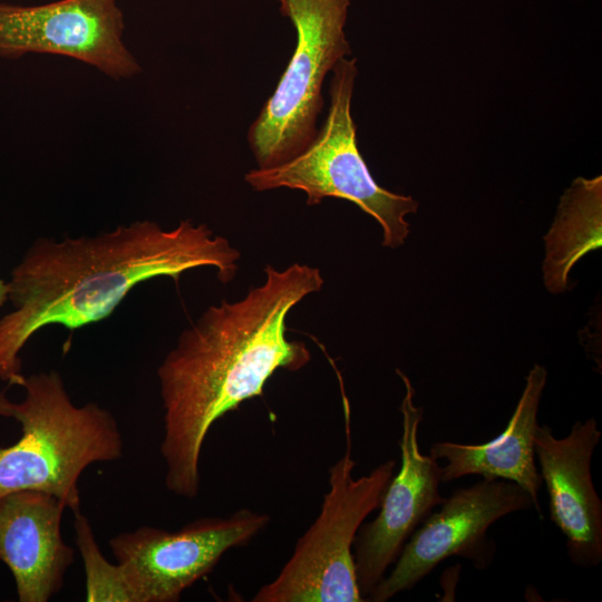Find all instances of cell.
<instances>
[{"mask_svg":"<svg viewBox=\"0 0 602 602\" xmlns=\"http://www.w3.org/2000/svg\"><path fill=\"white\" fill-rule=\"evenodd\" d=\"M262 284L234 302L208 307L185 329L157 369L164 408L161 453L165 485L193 499L200 458L216 420L261 396L278 369L297 371L310 361L303 342L288 340L289 312L324 283L318 268L266 265Z\"/></svg>","mask_w":602,"mask_h":602,"instance_id":"obj_1","label":"cell"},{"mask_svg":"<svg viewBox=\"0 0 602 602\" xmlns=\"http://www.w3.org/2000/svg\"><path fill=\"white\" fill-rule=\"evenodd\" d=\"M240 252L205 224L164 230L135 221L96 236L37 239L8 281L11 312L0 318V379L20 386V351L40 329L75 330L109 317L140 282L211 266L222 283L236 274Z\"/></svg>","mask_w":602,"mask_h":602,"instance_id":"obj_2","label":"cell"},{"mask_svg":"<svg viewBox=\"0 0 602 602\" xmlns=\"http://www.w3.org/2000/svg\"><path fill=\"white\" fill-rule=\"evenodd\" d=\"M20 386L26 390L20 402L0 392V417L21 426L17 443L0 447V497L33 489L79 509L78 480L85 468L123 456L117 421L96 402L75 406L55 370L25 376Z\"/></svg>","mask_w":602,"mask_h":602,"instance_id":"obj_3","label":"cell"},{"mask_svg":"<svg viewBox=\"0 0 602 602\" xmlns=\"http://www.w3.org/2000/svg\"><path fill=\"white\" fill-rule=\"evenodd\" d=\"M346 450L329 469V491L315 521L298 540L279 574L259 589L253 602H361L353 542L365 518L379 507L396 460L352 477L350 411L344 398Z\"/></svg>","mask_w":602,"mask_h":602,"instance_id":"obj_4","label":"cell"},{"mask_svg":"<svg viewBox=\"0 0 602 602\" xmlns=\"http://www.w3.org/2000/svg\"><path fill=\"white\" fill-rule=\"evenodd\" d=\"M331 71L329 110L314 140L294 158L274 167H255L244 178L258 192L280 187L302 191L308 205L320 204L326 197L352 202L379 223L383 246L399 247L410 231L406 216L416 213L419 204L411 196L379 186L359 152L351 116L356 58L340 59Z\"/></svg>","mask_w":602,"mask_h":602,"instance_id":"obj_5","label":"cell"},{"mask_svg":"<svg viewBox=\"0 0 602 602\" xmlns=\"http://www.w3.org/2000/svg\"><path fill=\"white\" fill-rule=\"evenodd\" d=\"M295 28V48L272 96L247 132L256 167L283 164L317 137L322 85L351 54L344 26L351 0H278Z\"/></svg>","mask_w":602,"mask_h":602,"instance_id":"obj_6","label":"cell"},{"mask_svg":"<svg viewBox=\"0 0 602 602\" xmlns=\"http://www.w3.org/2000/svg\"><path fill=\"white\" fill-rule=\"evenodd\" d=\"M271 517L250 508L197 518L177 532L140 526L117 534L109 547L139 602H177L231 548L249 544Z\"/></svg>","mask_w":602,"mask_h":602,"instance_id":"obj_7","label":"cell"},{"mask_svg":"<svg viewBox=\"0 0 602 602\" xmlns=\"http://www.w3.org/2000/svg\"><path fill=\"white\" fill-rule=\"evenodd\" d=\"M533 507L530 494L506 479L483 478L470 487L455 489L437 512L426 517L404 545L391 573L366 601L385 602L410 590L449 556L460 555L485 567L494 547L486 538L488 527L507 514Z\"/></svg>","mask_w":602,"mask_h":602,"instance_id":"obj_8","label":"cell"},{"mask_svg":"<svg viewBox=\"0 0 602 602\" xmlns=\"http://www.w3.org/2000/svg\"><path fill=\"white\" fill-rule=\"evenodd\" d=\"M116 0H60L41 6L0 3V56L55 54L81 60L116 78L140 71L123 42Z\"/></svg>","mask_w":602,"mask_h":602,"instance_id":"obj_9","label":"cell"},{"mask_svg":"<svg viewBox=\"0 0 602 602\" xmlns=\"http://www.w3.org/2000/svg\"><path fill=\"white\" fill-rule=\"evenodd\" d=\"M396 371L405 386L399 407L401 465L383 493L379 514L360 526L352 547L357 584L365 601L396 562L408 536L445 499L439 494L441 466L431 455H424L418 444L423 408L414 404L409 378Z\"/></svg>","mask_w":602,"mask_h":602,"instance_id":"obj_10","label":"cell"},{"mask_svg":"<svg viewBox=\"0 0 602 602\" xmlns=\"http://www.w3.org/2000/svg\"><path fill=\"white\" fill-rule=\"evenodd\" d=\"M601 435L594 418L576 421L564 438H556L546 425H537L534 434L551 520L566 537L571 561L584 567L602 561V503L591 476Z\"/></svg>","mask_w":602,"mask_h":602,"instance_id":"obj_11","label":"cell"},{"mask_svg":"<svg viewBox=\"0 0 602 602\" xmlns=\"http://www.w3.org/2000/svg\"><path fill=\"white\" fill-rule=\"evenodd\" d=\"M65 508L61 499L40 491L0 497V561L13 575L20 602H46L62 588L75 553L61 537Z\"/></svg>","mask_w":602,"mask_h":602,"instance_id":"obj_12","label":"cell"},{"mask_svg":"<svg viewBox=\"0 0 602 602\" xmlns=\"http://www.w3.org/2000/svg\"><path fill=\"white\" fill-rule=\"evenodd\" d=\"M546 376L545 368L540 365L531 369L509 421L494 439L478 445L439 441L431 446L430 455L446 460L441 467V482L480 475L516 483L530 494L541 515L537 494L543 480L534 460V434Z\"/></svg>","mask_w":602,"mask_h":602,"instance_id":"obj_13","label":"cell"},{"mask_svg":"<svg viewBox=\"0 0 602 602\" xmlns=\"http://www.w3.org/2000/svg\"><path fill=\"white\" fill-rule=\"evenodd\" d=\"M75 540L86 576V601L139 602L120 564H111L100 552L88 518L74 511Z\"/></svg>","mask_w":602,"mask_h":602,"instance_id":"obj_14","label":"cell"},{"mask_svg":"<svg viewBox=\"0 0 602 602\" xmlns=\"http://www.w3.org/2000/svg\"><path fill=\"white\" fill-rule=\"evenodd\" d=\"M9 301L8 282L0 279V308Z\"/></svg>","mask_w":602,"mask_h":602,"instance_id":"obj_15","label":"cell"}]
</instances>
